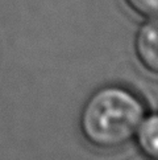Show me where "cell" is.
<instances>
[{
	"label": "cell",
	"mask_w": 158,
	"mask_h": 160,
	"mask_svg": "<svg viewBox=\"0 0 158 160\" xmlns=\"http://www.w3.org/2000/svg\"><path fill=\"white\" fill-rule=\"evenodd\" d=\"M145 112L142 99L133 90L123 85H104L84 102L79 126L92 147L114 151L133 139Z\"/></svg>",
	"instance_id": "obj_1"
},
{
	"label": "cell",
	"mask_w": 158,
	"mask_h": 160,
	"mask_svg": "<svg viewBox=\"0 0 158 160\" xmlns=\"http://www.w3.org/2000/svg\"><path fill=\"white\" fill-rule=\"evenodd\" d=\"M134 49L141 65L148 72L156 74L158 72V29L156 18L146 19L138 28L134 38Z\"/></svg>",
	"instance_id": "obj_2"
},
{
	"label": "cell",
	"mask_w": 158,
	"mask_h": 160,
	"mask_svg": "<svg viewBox=\"0 0 158 160\" xmlns=\"http://www.w3.org/2000/svg\"><path fill=\"white\" fill-rule=\"evenodd\" d=\"M136 140L141 153L148 160H157L158 158V118L156 114L142 119L136 131Z\"/></svg>",
	"instance_id": "obj_3"
},
{
	"label": "cell",
	"mask_w": 158,
	"mask_h": 160,
	"mask_svg": "<svg viewBox=\"0 0 158 160\" xmlns=\"http://www.w3.org/2000/svg\"><path fill=\"white\" fill-rule=\"evenodd\" d=\"M125 3L133 12L145 19H153L157 16L158 0H125Z\"/></svg>",
	"instance_id": "obj_4"
}]
</instances>
